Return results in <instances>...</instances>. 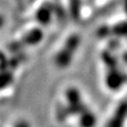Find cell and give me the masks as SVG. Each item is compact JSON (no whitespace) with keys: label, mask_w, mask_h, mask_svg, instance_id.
<instances>
[{"label":"cell","mask_w":127,"mask_h":127,"mask_svg":"<svg viewBox=\"0 0 127 127\" xmlns=\"http://www.w3.org/2000/svg\"><path fill=\"white\" fill-rule=\"evenodd\" d=\"M66 98H67L68 107H69V109H67L68 114L77 113V112L80 114L85 109H87V108L82 102L79 91L75 88H70L67 90Z\"/></svg>","instance_id":"obj_1"},{"label":"cell","mask_w":127,"mask_h":127,"mask_svg":"<svg viewBox=\"0 0 127 127\" xmlns=\"http://www.w3.org/2000/svg\"><path fill=\"white\" fill-rule=\"evenodd\" d=\"M127 117V100L122 101L109 123V127H122Z\"/></svg>","instance_id":"obj_2"},{"label":"cell","mask_w":127,"mask_h":127,"mask_svg":"<svg viewBox=\"0 0 127 127\" xmlns=\"http://www.w3.org/2000/svg\"><path fill=\"white\" fill-rule=\"evenodd\" d=\"M54 12V7L49 3L42 4L36 12L35 19L40 24L42 25H48L50 23L52 18V14Z\"/></svg>","instance_id":"obj_3"},{"label":"cell","mask_w":127,"mask_h":127,"mask_svg":"<svg viewBox=\"0 0 127 127\" xmlns=\"http://www.w3.org/2000/svg\"><path fill=\"white\" fill-rule=\"evenodd\" d=\"M43 37V33L39 28H34L28 32L25 35L22 37L20 42H19L20 46L22 45H34L41 42V40Z\"/></svg>","instance_id":"obj_4"},{"label":"cell","mask_w":127,"mask_h":127,"mask_svg":"<svg viewBox=\"0 0 127 127\" xmlns=\"http://www.w3.org/2000/svg\"><path fill=\"white\" fill-rule=\"evenodd\" d=\"M106 82L109 88L117 89L124 83V76L122 75L121 72H118L116 70H113L107 75Z\"/></svg>","instance_id":"obj_5"},{"label":"cell","mask_w":127,"mask_h":127,"mask_svg":"<svg viewBox=\"0 0 127 127\" xmlns=\"http://www.w3.org/2000/svg\"><path fill=\"white\" fill-rule=\"evenodd\" d=\"M73 51L67 49V48L64 47L58 53L56 57V63L60 67H65L71 62L72 56H73Z\"/></svg>","instance_id":"obj_6"},{"label":"cell","mask_w":127,"mask_h":127,"mask_svg":"<svg viewBox=\"0 0 127 127\" xmlns=\"http://www.w3.org/2000/svg\"><path fill=\"white\" fill-rule=\"evenodd\" d=\"M79 117V125L81 127H94L96 123V118L92 112L88 109H85L81 112Z\"/></svg>","instance_id":"obj_7"},{"label":"cell","mask_w":127,"mask_h":127,"mask_svg":"<svg viewBox=\"0 0 127 127\" xmlns=\"http://www.w3.org/2000/svg\"><path fill=\"white\" fill-rule=\"evenodd\" d=\"M70 13L72 19L78 20L80 17L81 10V0H69Z\"/></svg>","instance_id":"obj_8"},{"label":"cell","mask_w":127,"mask_h":127,"mask_svg":"<svg viewBox=\"0 0 127 127\" xmlns=\"http://www.w3.org/2000/svg\"><path fill=\"white\" fill-rule=\"evenodd\" d=\"M110 34L117 36H127V21H122L110 28Z\"/></svg>","instance_id":"obj_9"},{"label":"cell","mask_w":127,"mask_h":127,"mask_svg":"<svg viewBox=\"0 0 127 127\" xmlns=\"http://www.w3.org/2000/svg\"><path fill=\"white\" fill-rule=\"evenodd\" d=\"M12 76L9 72H0V88L8 86L12 81Z\"/></svg>","instance_id":"obj_10"},{"label":"cell","mask_w":127,"mask_h":127,"mask_svg":"<svg viewBox=\"0 0 127 127\" xmlns=\"http://www.w3.org/2000/svg\"><path fill=\"white\" fill-rule=\"evenodd\" d=\"M109 34H110V28H109V27L103 26L98 30V35H100L101 37H105V36L109 35Z\"/></svg>","instance_id":"obj_11"},{"label":"cell","mask_w":127,"mask_h":127,"mask_svg":"<svg viewBox=\"0 0 127 127\" xmlns=\"http://www.w3.org/2000/svg\"><path fill=\"white\" fill-rule=\"evenodd\" d=\"M15 127H29V125L26 121H20L16 124Z\"/></svg>","instance_id":"obj_12"},{"label":"cell","mask_w":127,"mask_h":127,"mask_svg":"<svg viewBox=\"0 0 127 127\" xmlns=\"http://www.w3.org/2000/svg\"><path fill=\"white\" fill-rule=\"evenodd\" d=\"M4 16L0 14V28H1L3 26H4Z\"/></svg>","instance_id":"obj_13"},{"label":"cell","mask_w":127,"mask_h":127,"mask_svg":"<svg viewBox=\"0 0 127 127\" xmlns=\"http://www.w3.org/2000/svg\"><path fill=\"white\" fill-rule=\"evenodd\" d=\"M124 9H125V12L127 15V0H124Z\"/></svg>","instance_id":"obj_14"},{"label":"cell","mask_w":127,"mask_h":127,"mask_svg":"<svg viewBox=\"0 0 127 127\" xmlns=\"http://www.w3.org/2000/svg\"><path fill=\"white\" fill-rule=\"evenodd\" d=\"M16 1H17V2H18L20 4H21L22 3H23V1H24V0H16Z\"/></svg>","instance_id":"obj_15"}]
</instances>
